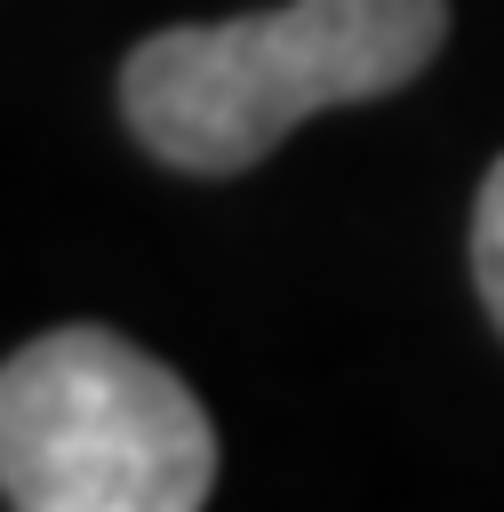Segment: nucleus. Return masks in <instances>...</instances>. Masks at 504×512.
Segmentation results:
<instances>
[{"label": "nucleus", "mask_w": 504, "mask_h": 512, "mask_svg": "<svg viewBox=\"0 0 504 512\" xmlns=\"http://www.w3.org/2000/svg\"><path fill=\"white\" fill-rule=\"evenodd\" d=\"M216 424L176 368L112 328H48L0 360V496L24 512H192Z\"/></svg>", "instance_id": "nucleus-2"}, {"label": "nucleus", "mask_w": 504, "mask_h": 512, "mask_svg": "<svg viewBox=\"0 0 504 512\" xmlns=\"http://www.w3.org/2000/svg\"><path fill=\"white\" fill-rule=\"evenodd\" d=\"M472 272H480V304H488L496 328H504V160L488 168L480 208H472Z\"/></svg>", "instance_id": "nucleus-3"}, {"label": "nucleus", "mask_w": 504, "mask_h": 512, "mask_svg": "<svg viewBox=\"0 0 504 512\" xmlns=\"http://www.w3.org/2000/svg\"><path fill=\"white\" fill-rule=\"evenodd\" d=\"M448 32V0H280L224 24H168L120 64L136 144L192 176L256 168L296 120L408 88Z\"/></svg>", "instance_id": "nucleus-1"}]
</instances>
